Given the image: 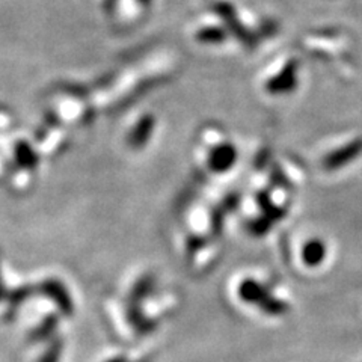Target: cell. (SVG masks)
Instances as JSON below:
<instances>
[{"mask_svg": "<svg viewBox=\"0 0 362 362\" xmlns=\"http://www.w3.org/2000/svg\"><path fill=\"white\" fill-rule=\"evenodd\" d=\"M298 86V62L291 59L282 70L267 82V90L272 94H287Z\"/></svg>", "mask_w": 362, "mask_h": 362, "instance_id": "7a4b0ae2", "label": "cell"}, {"mask_svg": "<svg viewBox=\"0 0 362 362\" xmlns=\"http://www.w3.org/2000/svg\"><path fill=\"white\" fill-rule=\"evenodd\" d=\"M235 160H237V150L234 148L233 144H223L211 153L210 165L213 168V171L225 173L234 166Z\"/></svg>", "mask_w": 362, "mask_h": 362, "instance_id": "5b68a950", "label": "cell"}, {"mask_svg": "<svg viewBox=\"0 0 362 362\" xmlns=\"http://www.w3.org/2000/svg\"><path fill=\"white\" fill-rule=\"evenodd\" d=\"M302 258H303V262L311 267L319 266L326 258V246L320 240H310L307 245L303 246Z\"/></svg>", "mask_w": 362, "mask_h": 362, "instance_id": "8992f818", "label": "cell"}, {"mask_svg": "<svg viewBox=\"0 0 362 362\" xmlns=\"http://www.w3.org/2000/svg\"><path fill=\"white\" fill-rule=\"evenodd\" d=\"M213 11L214 14L225 23L226 28H228L240 41L243 42L251 41V37H249L247 30L240 25L239 20H237V13L233 5L226 2H216L213 5Z\"/></svg>", "mask_w": 362, "mask_h": 362, "instance_id": "277c9868", "label": "cell"}, {"mask_svg": "<svg viewBox=\"0 0 362 362\" xmlns=\"http://www.w3.org/2000/svg\"><path fill=\"white\" fill-rule=\"evenodd\" d=\"M197 40L202 44H219L226 40V30L219 26L202 28L197 32Z\"/></svg>", "mask_w": 362, "mask_h": 362, "instance_id": "52a82bcc", "label": "cell"}, {"mask_svg": "<svg viewBox=\"0 0 362 362\" xmlns=\"http://www.w3.org/2000/svg\"><path fill=\"white\" fill-rule=\"evenodd\" d=\"M118 6V0H105V9L107 11V14H112L113 11Z\"/></svg>", "mask_w": 362, "mask_h": 362, "instance_id": "ba28073f", "label": "cell"}, {"mask_svg": "<svg viewBox=\"0 0 362 362\" xmlns=\"http://www.w3.org/2000/svg\"><path fill=\"white\" fill-rule=\"evenodd\" d=\"M239 296L243 302L255 305L269 315H282L288 310L284 302L276 299L267 287L255 279H245L242 282L239 287Z\"/></svg>", "mask_w": 362, "mask_h": 362, "instance_id": "6da1fadb", "label": "cell"}, {"mask_svg": "<svg viewBox=\"0 0 362 362\" xmlns=\"http://www.w3.org/2000/svg\"><path fill=\"white\" fill-rule=\"evenodd\" d=\"M361 153H362V141L361 139L354 141L341 146V148L332 151L331 154H327L325 157L323 168L327 169V171H337V169L352 163Z\"/></svg>", "mask_w": 362, "mask_h": 362, "instance_id": "3957f363", "label": "cell"}, {"mask_svg": "<svg viewBox=\"0 0 362 362\" xmlns=\"http://www.w3.org/2000/svg\"><path fill=\"white\" fill-rule=\"evenodd\" d=\"M136 2H138L142 6H150L153 4V0H136Z\"/></svg>", "mask_w": 362, "mask_h": 362, "instance_id": "9c48e42d", "label": "cell"}]
</instances>
